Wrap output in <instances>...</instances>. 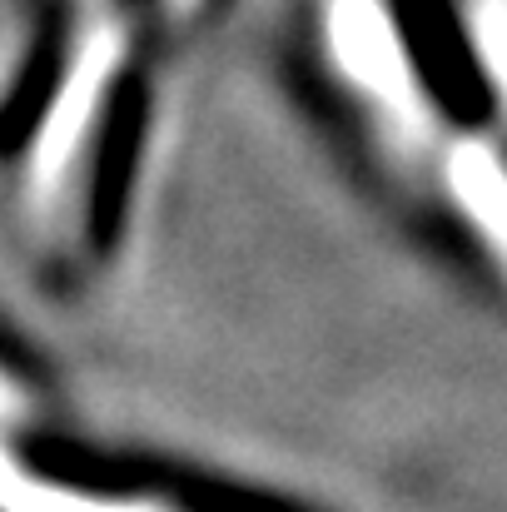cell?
Instances as JSON below:
<instances>
[{
    "mask_svg": "<svg viewBox=\"0 0 507 512\" xmlns=\"http://www.w3.org/2000/svg\"><path fill=\"white\" fill-rule=\"evenodd\" d=\"M25 408H30V403H25V388L0 368V423H20V418H25Z\"/></svg>",
    "mask_w": 507,
    "mask_h": 512,
    "instance_id": "cell-5",
    "label": "cell"
},
{
    "mask_svg": "<svg viewBox=\"0 0 507 512\" xmlns=\"http://www.w3.org/2000/svg\"><path fill=\"white\" fill-rule=\"evenodd\" d=\"M448 179L458 184L463 209L488 229V239H498L507 249V165L498 160V150H488L478 140L458 145L448 160Z\"/></svg>",
    "mask_w": 507,
    "mask_h": 512,
    "instance_id": "cell-3",
    "label": "cell"
},
{
    "mask_svg": "<svg viewBox=\"0 0 507 512\" xmlns=\"http://www.w3.org/2000/svg\"><path fill=\"white\" fill-rule=\"evenodd\" d=\"M329 50L343 75L398 125H428L423 65L383 0H329Z\"/></svg>",
    "mask_w": 507,
    "mask_h": 512,
    "instance_id": "cell-1",
    "label": "cell"
},
{
    "mask_svg": "<svg viewBox=\"0 0 507 512\" xmlns=\"http://www.w3.org/2000/svg\"><path fill=\"white\" fill-rule=\"evenodd\" d=\"M115 70H120V30H115V25L90 30L85 45L55 70L50 100H45L40 125H35V155H30L40 189L60 184L65 170L80 160V150H85L95 120H100L105 105H110Z\"/></svg>",
    "mask_w": 507,
    "mask_h": 512,
    "instance_id": "cell-2",
    "label": "cell"
},
{
    "mask_svg": "<svg viewBox=\"0 0 507 512\" xmlns=\"http://www.w3.org/2000/svg\"><path fill=\"white\" fill-rule=\"evenodd\" d=\"M473 45L493 95L507 105V0H473Z\"/></svg>",
    "mask_w": 507,
    "mask_h": 512,
    "instance_id": "cell-4",
    "label": "cell"
}]
</instances>
